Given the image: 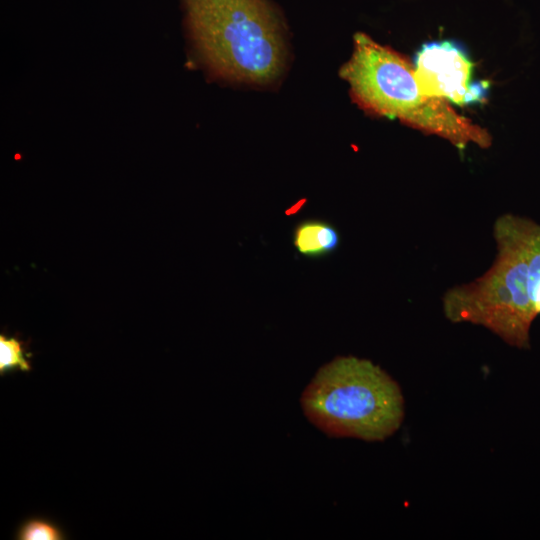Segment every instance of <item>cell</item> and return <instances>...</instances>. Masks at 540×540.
Listing matches in <instances>:
<instances>
[{
  "mask_svg": "<svg viewBox=\"0 0 540 540\" xmlns=\"http://www.w3.org/2000/svg\"><path fill=\"white\" fill-rule=\"evenodd\" d=\"M497 254L491 267L469 283L447 290L445 317L482 326L518 349L530 348L540 290V224L514 214L494 222Z\"/></svg>",
  "mask_w": 540,
  "mask_h": 540,
  "instance_id": "cell-1",
  "label": "cell"
},
{
  "mask_svg": "<svg viewBox=\"0 0 540 540\" xmlns=\"http://www.w3.org/2000/svg\"><path fill=\"white\" fill-rule=\"evenodd\" d=\"M413 72L412 64L400 53L358 32L340 76L348 82L354 101L367 112L399 119L459 149L469 143L482 148L491 145L488 132L458 115L447 100L422 94Z\"/></svg>",
  "mask_w": 540,
  "mask_h": 540,
  "instance_id": "cell-2",
  "label": "cell"
},
{
  "mask_svg": "<svg viewBox=\"0 0 540 540\" xmlns=\"http://www.w3.org/2000/svg\"><path fill=\"white\" fill-rule=\"evenodd\" d=\"M190 35L223 78L267 84L285 60L280 18L267 0H182Z\"/></svg>",
  "mask_w": 540,
  "mask_h": 540,
  "instance_id": "cell-3",
  "label": "cell"
},
{
  "mask_svg": "<svg viewBox=\"0 0 540 540\" xmlns=\"http://www.w3.org/2000/svg\"><path fill=\"white\" fill-rule=\"evenodd\" d=\"M300 403L306 418L329 437L383 441L404 419L398 383L370 360L354 356L320 367Z\"/></svg>",
  "mask_w": 540,
  "mask_h": 540,
  "instance_id": "cell-4",
  "label": "cell"
},
{
  "mask_svg": "<svg viewBox=\"0 0 540 540\" xmlns=\"http://www.w3.org/2000/svg\"><path fill=\"white\" fill-rule=\"evenodd\" d=\"M472 63L448 41L426 44L418 52L414 78L422 94L460 106L479 101L486 84H470Z\"/></svg>",
  "mask_w": 540,
  "mask_h": 540,
  "instance_id": "cell-5",
  "label": "cell"
},
{
  "mask_svg": "<svg viewBox=\"0 0 540 540\" xmlns=\"http://www.w3.org/2000/svg\"><path fill=\"white\" fill-rule=\"evenodd\" d=\"M293 243L301 255L320 258L338 248L340 235L337 229L325 220L306 219L295 227Z\"/></svg>",
  "mask_w": 540,
  "mask_h": 540,
  "instance_id": "cell-6",
  "label": "cell"
},
{
  "mask_svg": "<svg viewBox=\"0 0 540 540\" xmlns=\"http://www.w3.org/2000/svg\"><path fill=\"white\" fill-rule=\"evenodd\" d=\"M19 540H62L64 532L51 520L34 517L23 522L17 530Z\"/></svg>",
  "mask_w": 540,
  "mask_h": 540,
  "instance_id": "cell-7",
  "label": "cell"
},
{
  "mask_svg": "<svg viewBox=\"0 0 540 540\" xmlns=\"http://www.w3.org/2000/svg\"><path fill=\"white\" fill-rule=\"evenodd\" d=\"M14 370L27 372L31 366L24 356L21 342L14 337L0 335V374Z\"/></svg>",
  "mask_w": 540,
  "mask_h": 540,
  "instance_id": "cell-8",
  "label": "cell"
}]
</instances>
